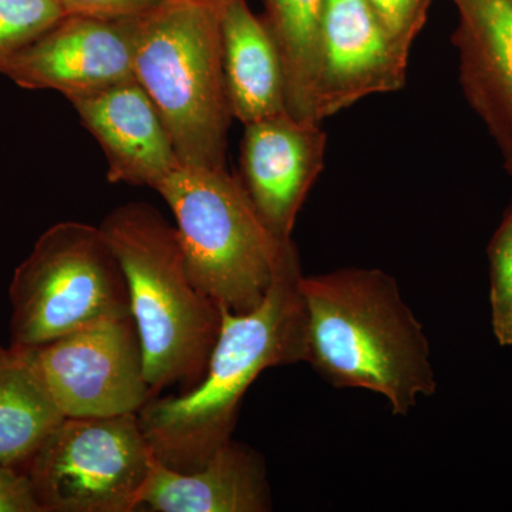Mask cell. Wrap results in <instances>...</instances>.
I'll list each match as a JSON object with an SVG mask.
<instances>
[{
  "instance_id": "obj_12",
  "label": "cell",
  "mask_w": 512,
  "mask_h": 512,
  "mask_svg": "<svg viewBox=\"0 0 512 512\" xmlns=\"http://www.w3.org/2000/svg\"><path fill=\"white\" fill-rule=\"evenodd\" d=\"M107 160V180L157 185L181 165L156 104L136 79L70 100Z\"/></svg>"
},
{
  "instance_id": "obj_10",
  "label": "cell",
  "mask_w": 512,
  "mask_h": 512,
  "mask_svg": "<svg viewBox=\"0 0 512 512\" xmlns=\"http://www.w3.org/2000/svg\"><path fill=\"white\" fill-rule=\"evenodd\" d=\"M409 56L366 0H326L316 76V119L322 123L365 97L402 89Z\"/></svg>"
},
{
  "instance_id": "obj_20",
  "label": "cell",
  "mask_w": 512,
  "mask_h": 512,
  "mask_svg": "<svg viewBox=\"0 0 512 512\" xmlns=\"http://www.w3.org/2000/svg\"><path fill=\"white\" fill-rule=\"evenodd\" d=\"M384 29L404 52L410 53L413 42L426 22L430 0H366Z\"/></svg>"
},
{
  "instance_id": "obj_2",
  "label": "cell",
  "mask_w": 512,
  "mask_h": 512,
  "mask_svg": "<svg viewBox=\"0 0 512 512\" xmlns=\"http://www.w3.org/2000/svg\"><path fill=\"white\" fill-rule=\"evenodd\" d=\"M306 357L338 389L380 394L394 416L436 393L430 343L392 275L342 268L302 276Z\"/></svg>"
},
{
  "instance_id": "obj_9",
  "label": "cell",
  "mask_w": 512,
  "mask_h": 512,
  "mask_svg": "<svg viewBox=\"0 0 512 512\" xmlns=\"http://www.w3.org/2000/svg\"><path fill=\"white\" fill-rule=\"evenodd\" d=\"M131 20L66 15L0 62V74L30 90H56L67 100L136 79Z\"/></svg>"
},
{
  "instance_id": "obj_7",
  "label": "cell",
  "mask_w": 512,
  "mask_h": 512,
  "mask_svg": "<svg viewBox=\"0 0 512 512\" xmlns=\"http://www.w3.org/2000/svg\"><path fill=\"white\" fill-rule=\"evenodd\" d=\"M153 457L138 414L64 417L22 471L42 512H131Z\"/></svg>"
},
{
  "instance_id": "obj_8",
  "label": "cell",
  "mask_w": 512,
  "mask_h": 512,
  "mask_svg": "<svg viewBox=\"0 0 512 512\" xmlns=\"http://www.w3.org/2000/svg\"><path fill=\"white\" fill-rule=\"evenodd\" d=\"M28 353L64 417L138 414L154 397L133 316L76 330Z\"/></svg>"
},
{
  "instance_id": "obj_3",
  "label": "cell",
  "mask_w": 512,
  "mask_h": 512,
  "mask_svg": "<svg viewBox=\"0 0 512 512\" xmlns=\"http://www.w3.org/2000/svg\"><path fill=\"white\" fill-rule=\"evenodd\" d=\"M100 228L126 275L153 396L191 389L207 369L221 308L192 281L177 229L144 202L121 205Z\"/></svg>"
},
{
  "instance_id": "obj_1",
  "label": "cell",
  "mask_w": 512,
  "mask_h": 512,
  "mask_svg": "<svg viewBox=\"0 0 512 512\" xmlns=\"http://www.w3.org/2000/svg\"><path fill=\"white\" fill-rule=\"evenodd\" d=\"M296 245H289L271 288L254 311L221 308V329L200 382L177 396H156L140 410L158 460L197 470L232 439L239 409L256 377L269 367L305 362L306 311Z\"/></svg>"
},
{
  "instance_id": "obj_13",
  "label": "cell",
  "mask_w": 512,
  "mask_h": 512,
  "mask_svg": "<svg viewBox=\"0 0 512 512\" xmlns=\"http://www.w3.org/2000/svg\"><path fill=\"white\" fill-rule=\"evenodd\" d=\"M460 84L512 175V0H451Z\"/></svg>"
},
{
  "instance_id": "obj_17",
  "label": "cell",
  "mask_w": 512,
  "mask_h": 512,
  "mask_svg": "<svg viewBox=\"0 0 512 512\" xmlns=\"http://www.w3.org/2000/svg\"><path fill=\"white\" fill-rule=\"evenodd\" d=\"M266 28L281 59L286 111L293 119H316V76L326 0H265Z\"/></svg>"
},
{
  "instance_id": "obj_11",
  "label": "cell",
  "mask_w": 512,
  "mask_h": 512,
  "mask_svg": "<svg viewBox=\"0 0 512 512\" xmlns=\"http://www.w3.org/2000/svg\"><path fill=\"white\" fill-rule=\"evenodd\" d=\"M322 124L282 113L245 124L241 181L266 228L291 241L296 218L325 164Z\"/></svg>"
},
{
  "instance_id": "obj_21",
  "label": "cell",
  "mask_w": 512,
  "mask_h": 512,
  "mask_svg": "<svg viewBox=\"0 0 512 512\" xmlns=\"http://www.w3.org/2000/svg\"><path fill=\"white\" fill-rule=\"evenodd\" d=\"M163 0H60L66 15L101 20H130L160 5Z\"/></svg>"
},
{
  "instance_id": "obj_4",
  "label": "cell",
  "mask_w": 512,
  "mask_h": 512,
  "mask_svg": "<svg viewBox=\"0 0 512 512\" xmlns=\"http://www.w3.org/2000/svg\"><path fill=\"white\" fill-rule=\"evenodd\" d=\"M134 76L156 104L181 164L225 167L229 104L218 0H163L131 20Z\"/></svg>"
},
{
  "instance_id": "obj_22",
  "label": "cell",
  "mask_w": 512,
  "mask_h": 512,
  "mask_svg": "<svg viewBox=\"0 0 512 512\" xmlns=\"http://www.w3.org/2000/svg\"><path fill=\"white\" fill-rule=\"evenodd\" d=\"M0 512H42L19 468L0 466Z\"/></svg>"
},
{
  "instance_id": "obj_14",
  "label": "cell",
  "mask_w": 512,
  "mask_h": 512,
  "mask_svg": "<svg viewBox=\"0 0 512 512\" xmlns=\"http://www.w3.org/2000/svg\"><path fill=\"white\" fill-rule=\"evenodd\" d=\"M138 508L154 512H268L274 508L264 457L231 439L197 470H174L154 454Z\"/></svg>"
},
{
  "instance_id": "obj_5",
  "label": "cell",
  "mask_w": 512,
  "mask_h": 512,
  "mask_svg": "<svg viewBox=\"0 0 512 512\" xmlns=\"http://www.w3.org/2000/svg\"><path fill=\"white\" fill-rule=\"evenodd\" d=\"M156 191L173 212L195 286L231 312L261 305L293 241L266 228L239 178L225 167L181 164Z\"/></svg>"
},
{
  "instance_id": "obj_19",
  "label": "cell",
  "mask_w": 512,
  "mask_h": 512,
  "mask_svg": "<svg viewBox=\"0 0 512 512\" xmlns=\"http://www.w3.org/2000/svg\"><path fill=\"white\" fill-rule=\"evenodd\" d=\"M66 16L60 0H0V62Z\"/></svg>"
},
{
  "instance_id": "obj_23",
  "label": "cell",
  "mask_w": 512,
  "mask_h": 512,
  "mask_svg": "<svg viewBox=\"0 0 512 512\" xmlns=\"http://www.w3.org/2000/svg\"><path fill=\"white\" fill-rule=\"evenodd\" d=\"M8 352V349H5V348H0V357H2L3 355H5V353Z\"/></svg>"
},
{
  "instance_id": "obj_6",
  "label": "cell",
  "mask_w": 512,
  "mask_h": 512,
  "mask_svg": "<svg viewBox=\"0 0 512 512\" xmlns=\"http://www.w3.org/2000/svg\"><path fill=\"white\" fill-rule=\"evenodd\" d=\"M10 349L32 350L76 330L131 316L126 275L100 227L46 229L9 286Z\"/></svg>"
},
{
  "instance_id": "obj_18",
  "label": "cell",
  "mask_w": 512,
  "mask_h": 512,
  "mask_svg": "<svg viewBox=\"0 0 512 512\" xmlns=\"http://www.w3.org/2000/svg\"><path fill=\"white\" fill-rule=\"evenodd\" d=\"M491 326L504 348L512 346V204L488 245Z\"/></svg>"
},
{
  "instance_id": "obj_15",
  "label": "cell",
  "mask_w": 512,
  "mask_h": 512,
  "mask_svg": "<svg viewBox=\"0 0 512 512\" xmlns=\"http://www.w3.org/2000/svg\"><path fill=\"white\" fill-rule=\"evenodd\" d=\"M218 8L232 116L245 126L288 113L281 59L264 20L247 0H218Z\"/></svg>"
},
{
  "instance_id": "obj_16",
  "label": "cell",
  "mask_w": 512,
  "mask_h": 512,
  "mask_svg": "<svg viewBox=\"0 0 512 512\" xmlns=\"http://www.w3.org/2000/svg\"><path fill=\"white\" fill-rule=\"evenodd\" d=\"M63 419L28 350L8 348L0 357V466L23 470Z\"/></svg>"
}]
</instances>
